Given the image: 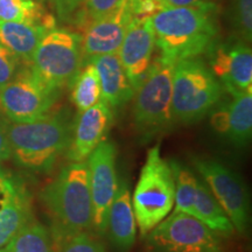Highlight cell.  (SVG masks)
<instances>
[{"label":"cell","mask_w":252,"mask_h":252,"mask_svg":"<svg viewBox=\"0 0 252 252\" xmlns=\"http://www.w3.org/2000/svg\"><path fill=\"white\" fill-rule=\"evenodd\" d=\"M216 6L212 1L191 7H171L151 18L156 46L166 61L197 58L216 42Z\"/></svg>","instance_id":"1"},{"label":"cell","mask_w":252,"mask_h":252,"mask_svg":"<svg viewBox=\"0 0 252 252\" xmlns=\"http://www.w3.org/2000/svg\"><path fill=\"white\" fill-rule=\"evenodd\" d=\"M74 118L68 109L25 123H6L11 157L24 168L47 173L67 151Z\"/></svg>","instance_id":"2"},{"label":"cell","mask_w":252,"mask_h":252,"mask_svg":"<svg viewBox=\"0 0 252 252\" xmlns=\"http://www.w3.org/2000/svg\"><path fill=\"white\" fill-rule=\"evenodd\" d=\"M40 200L53 219V242L93 230L88 162H69L40 191Z\"/></svg>","instance_id":"3"},{"label":"cell","mask_w":252,"mask_h":252,"mask_svg":"<svg viewBox=\"0 0 252 252\" xmlns=\"http://www.w3.org/2000/svg\"><path fill=\"white\" fill-rule=\"evenodd\" d=\"M223 87L209 65L200 58L180 60L174 64L172 109L176 124L200 122L220 103Z\"/></svg>","instance_id":"4"},{"label":"cell","mask_w":252,"mask_h":252,"mask_svg":"<svg viewBox=\"0 0 252 252\" xmlns=\"http://www.w3.org/2000/svg\"><path fill=\"white\" fill-rule=\"evenodd\" d=\"M131 200L141 238L173 212L174 178L169 161L161 156L160 144L147 152Z\"/></svg>","instance_id":"5"},{"label":"cell","mask_w":252,"mask_h":252,"mask_svg":"<svg viewBox=\"0 0 252 252\" xmlns=\"http://www.w3.org/2000/svg\"><path fill=\"white\" fill-rule=\"evenodd\" d=\"M175 63L161 56L154 60L134 90L133 126L143 140L171 131L176 124L172 109V80Z\"/></svg>","instance_id":"6"},{"label":"cell","mask_w":252,"mask_h":252,"mask_svg":"<svg viewBox=\"0 0 252 252\" xmlns=\"http://www.w3.org/2000/svg\"><path fill=\"white\" fill-rule=\"evenodd\" d=\"M82 65V36L74 32L55 27L42 36L30 68L35 76L49 87L61 90L70 84Z\"/></svg>","instance_id":"7"},{"label":"cell","mask_w":252,"mask_h":252,"mask_svg":"<svg viewBox=\"0 0 252 252\" xmlns=\"http://www.w3.org/2000/svg\"><path fill=\"white\" fill-rule=\"evenodd\" d=\"M190 162L228 215L235 231L247 235L250 229L251 206L243 178L215 158L191 156Z\"/></svg>","instance_id":"8"},{"label":"cell","mask_w":252,"mask_h":252,"mask_svg":"<svg viewBox=\"0 0 252 252\" xmlns=\"http://www.w3.org/2000/svg\"><path fill=\"white\" fill-rule=\"evenodd\" d=\"M144 239L150 252H224L219 234L185 213H171Z\"/></svg>","instance_id":"9"},{"label":"cell","mask_w":252,"mask_h":252,"mask_svg":"<svg viewBox=\"0 0 252 252\" xmlns=\"http://www.w3.org/2000/svg\"><path fill=\"white\" fill-rule=\"evenodd\" d=\"M60 91L41 81L26 65L0 89V109L9 122L35 121L52 111Z\"/></svg>","instance_id":"10"},{"label":"cell","mask_w":252,"mask_h":252,"mask_svg":"<svg viewBox=\"0 0 252 252\" xmlns=\"http://www.w3.org/2000/svg\"><path fill=\"white\" fill-rule=\"evenodd\" d=\"M93 202V230L97 236L106 235V219L118 188L117 147L108 138L87 159Z\"/></svg>","instance_id":"11"},{"label":"cell","mask_w":252,"mask_h":252,"mask_svg":"<svg viewBox=\"0 0 252 252\" xmlns=\"http://www.w3.org/2000/svg\"><path fill=\"white\" fill-rule=\"evenodd\" d=\"M204 54L210 70L230 96L252 91V52L245 41H216Z\"/></svg>","instance_id":"12"},{"label":"cell","mask_w":252,"mask_h":252,"mask_svg":"<svg viewBox=\"0 0 252 252\" xmlns=\"http://www.w3.org/2000/svg\"><path fill=\"white\" fill-rule=\"evenodd\" d=\"M131 20L127 0H123L109 14L91 20L82 36L83 64L97 56L118 53Z\"/></svg>","instance_id":"13"},{"label":"cell","mask_w":252,"mask_h":252,"mask_svg":"<svg viewBox=\"0 0 252 252\" xmlns=\"http://www.w3.org/2000/svg\"><path fill=\"white\" fill-rule=\"evenodd\" d=\"M113 123V110L103 100L77 113L65 157L70 162L86 161L93 151L108 137Z\"/></svg>","instance_id":"14"},{"label":"cell","mask_w":252,"mask_h":252,"mask_svg":"<svg viewBox=\"0 0 252 252\" xmlns=\"http://www.w3.org/2000/svg\"><path fill=\"white\" fill-rule=\"evenodd\" d=\"M154 46L156 36L151 18H132L117 54L134 90L152 64Z\"/></svg>","instance_id":"15"},{"label":"cell","mask_w":252,"mask_h":252,"mask_svg":"<svg viewBox=\"0 0 252 252\" xmlns=\"http://www.w3.org/2000/svg\"><path fill=\"white\" fill-rule=\"evenodd\" d=\"M210 126L220 138L237 149L250 143L252 135V91L217 104L209 112Z\"/></svg>","instance_id":"16"},{"label":"cell","mask_w":252,"mask_h":252,"mask_svg":"<svg viewBox=\"0 0 252 252\" xmlns=\"http://www.w3.org/2000/svg\"><path fill=\"white\" fill-rule=\"evenodd\" d=\"M137 229L130 185L125 178H122L108 213L106 234L116 250L128 252L135 243Z\"/></svg>","instance_id":"17"},{"label":"cell","mask_w":252,"mask_h":252,"mask_svg":"<svg viewBox=\"0 0 252 252\" xmlns=\"http://www.w3.org/2000/svg\"><path fill=\"white\" fill-rule=\"evenodd\" d=\"M89 62L93 63L98 74L102 100L110 108L117 110L133 98L134 88L123 68L117 53L97 56Z\"/></svg>","instance_id":"18"},{"label":"cell","mask_w":252,"mask_h":252,"mask_svg":"<svg viewBox=\"0 0 252 252\" xmlns=\"http://www.w3.org/2000/svg\"><path fill=\"white\" fill-rule=\"evenodd\" d=\"M53 28L39 23L0 21V43L11 50L25 65H30L39 42Z\"/></svg>","instance_id":"19"},{"label":"cell","mask_w":252,"mask_h":252,"mask_svg":"<svg viewBox=\"0 0 252 252\" xmlns=\"http://www.w3.org/2000/svg\"><path fill=\"white\" fill-rule=\"evenodd\" d=\"M191 216L200 220L220 237H230L234 235L235 229L228 215L217 202L212 190L201 176L197 178L196 194H195Z\"/></svg>","instance_id":"20"},{"label":"cell","mask_w":252,"mask_h":252,"mask_svg":"<svg viewBox=\"0 0 252 252\" xmlns=\"http://www.w3.org/2000/svg\"><path fill=\"white\" fill-rule=\"evenodd\" d=\"M32 219L30 194L23 185L19 184L13 196L0 212V249L6 247Z\"/></svg>","instance_id":"21"},{"label":"cell","mask_w":252,"mask_h":252,"mask_svg":"<svg viewBox=\"0 0 252 252\" xmlns=\"http://www.w3.org/2000/svg\"><path fill=\"white\" fill-rule=\"evenodd\" d=\"M83 65V69H80L74 80L70 82L71 100L77 113L86 111L102 100L100 82L96 68L91 62Z\"/></svg>","instance_id":"22"},{"label":"cell","mask_w":252,"mask_h":252,"mask_svg":"<svg viewBox=\"0 0 252 252\" xmlns=\"http://www.w3.org/2000/svg\"><path fill=\"white\" fill-rule=\"evenodd\" d=\"M175 185V201L172 213L193 214V204L196 194L197 174L186 163L176 159H169Z\"/></svg>","instance_id":"23"},{"label":"cell","mask_w":252,"mask_h":252,"mask_svg":"<svg viewBox=\"0 0 252 252\" xmlns=\"http://www.w3.org/2000/svg\"><path fill=\"white\" fill-rule=\"evenodd\" d=\"M9 252H54L50 231L32 219L6 245Z\"/></svg>","instance_id":"24"},{"label":"cell","mask_w":252,"mask_h":252,"mask_svg":"<svg viewBox=\"0 0 252 252\" xmlns=\"http://www.w3.org/2000/svg\"><path fill=\"white\" fill-rule=\"evenodd\" d=\"M0 21L39 23L55 28V19L34 0H0Z\"/></svg>","instance_id":"25"},{"label":"cell","mask_w":252,"mask_h":252,"mask_svg":"<svg viewBox=\"0 0 252 252\" xmlns=\"http://www.w3.org/2000/svg\"><path fill=\"white\" fill-rule=\"evenodd\" d=\"M54 252H106L104 245L89 231H82L53 242Z\"/></svg>","instance_id":"26"},{"label":"cell","mask_w":252,"mask_h":252,"mask_svg":"<svg viewBox=\"0 0 252 252\" xmlns=\"http://www.w3.org/2000/svg\"><path fill=\"white\" fill-rule=\"evenodd\" d=\"M234 24L245 42L252 39V0H234Z\"/></svg>","instance_id":"27"},{"label":"cell","mask_w":252,"mask_h":252,"mask_svg":"<svg viewBox=\"0 0 252 252\" xmlns=\"http://www.w3.org/2000/svg\"><path fill=\"white\" fill-rule=\"evenodd\" d=\"M21 61L0 43V89L9 83L20 70Z\"/></svg>","instance_id":"28"},{"label":"cell","mask_w":252,"mask_h":252,"mask_svg":"<svg viewBox=\"0 0 252 252\" xmlns=\"http://www.w3.org/2000/svg\"><path fill=\"white\" fill-rule=\"evenodd\" d=\"M127 2L132 18L150 19L166 8L163 0H138Z\"/></svg>","instance_id":"29"},{"label":"cell","mask_w":252,"mask_h":252,"mask_svg":"<svg viewBox=\"0 0 252 252\" xmlns=\"http://www.w3.org/2000/svg\"><path fill=\"white\" fill-rule=\"evenodd\" d=\"M122 1L123 0H84V5L91 20H96L112 12Z\"/></svg>","instance_id":"30"},{"label":"cell","mask_w":252,"mask_h":252,"mask_svg":"<svg viewBox=\"0 0 252 252\" xmlns=\"http://www.w3.org/2000/svg\"><path fill=\"white\" fill-rule=\"evenodd\" d=\"M20 182L14 181L13 179L8 178L5 173H2V171H0V212L4 209V207L13 196Z\"/></svg>","instance_id":"31"},{"label":"cell","mask_w":252,"mask_h":252,"mask_svg":"<svg viewBox=\"0 0 252 252\" xmlns=\"http://www.w3.org/2000/svg\"><path fill=\"white\" fill-rule=\"evenodd\" d=\"M54 6L59 17L63 20L71 18V15L84 4V0H48Z\"/></svg>","instance_id":"32"},{"label":"cell","mask_w":252,"mask_h":252,"mask_svg":"<svg viewBox=\"0 0 252 252\" xmlns=\"http://www.w3.org/2000/svg\"><path fill=\"white\" fill-rule=\"evenodd\" d=\"M6 123L0 119V162L11 158V147H9Z\"/></svg>","instance_id":"33"},{"label":"cell","mask_w":252,"mask_h":252,"mask_svg":"<svg viewBox=\"0 0 252 252\" xmlns=\"http://www.w3.org/2000/svg\"><path fill=\"white\" fill-rule=\"evenodd\" d=\"M166 8L173 7H191L209 2V0H163Z\"/></svg>","instance_id":"34"},{"label":"cell","mask_w":252,"mask_h":252,"mask_svg":"<svg viewBox=\"0 0 252 252\" xmlns=\"http://www.w3.org/2000/svg\"><path fill=\"white\" fill-rule=\"evenodd\" d=\"M0 252H9V251H8V249H7V248L4 247V248L0 249Z\"/></svg>","instance_id":"35"},{"label":"cell","mask_w":252,"mask_h":252,"mask_svg":"<svg viewBox=\"0 0 252 252\" xmlns=\"http://www.w3.org/2000/svg\"><path fill=\"white\" fill-rule=\"evenodd\" d=\"M127 1H138V0H127Z\"/></svg>","instance_id":"36"}]
</instances>
